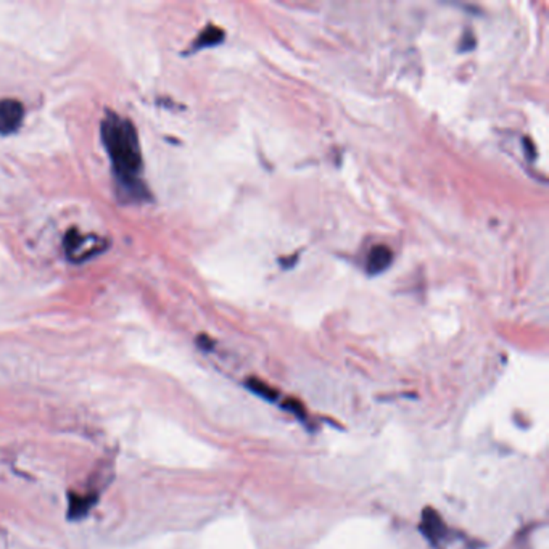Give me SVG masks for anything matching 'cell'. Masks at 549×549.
<instances>
[{"label": "cell", "instance_id": "52a82bcc", "mask_svg": "<svg viewBox=\"0 0 549 549\" xmlns=\"http://www.w3.org/2000/svg\"><path fill=\"white\" fill-rule=\"evenodd\" d=\"M475 46L474 41V34L471 31H466L464 38H462V44H461V51H471V48Z\"/></svg>", "mask_w": 549, "mask_h": 549}, {"label": "cell", "instance_id": "8992f818", "mask_svg": "<svg viewBox=\"0 0 549 549\" xmlns=\"http://www.w3.org/2000/svg\"><path fill=\"white\" fill-rule=\"evenodd\" d=\"M90 508V501L84 498H71L70 499V517H81Z\"/></svg>", "mask_w": 549, "mask_h": 549}, {"label": "cell", "instance_id": "3957f363", "mask_svg": "<svg viewBox=\"0 0 549 549\" xmlns=\"http://www.w3.org/2000/svg\"><path fill=\"white\" fill-rule=\"evenodd\" d=\"M95 246L102 249L100 244H95L94 237H83L81 234L71 232L65 239V250L71 260H83L84 256L94 255Z\"/></svg>", "mask_w": 549, "mask_h": 549}, {"label": "cell", "instance_id": "5b68a950", "mask_svg": "<svg viewBox=\"0 0 549 549\" xmlns=\"http://www.w3.org/2000/svg\"><path fill=\"white\" fill-rule=\"evenodd\" d=\"M223 39H224V31L219 29L218 26H213V24H209V26L203 31L199 38H197L195 48L199 51V48L213 47L216 44H219V42H223Z\"/></svg>", "mask_w": 549, "mask_h": 549}, {"label": "cell", "instance_id": "6da1fadb", "mask_svg": "<svg viewBox=\"0 0 549 549\" xmlns=\"http://www.w3.org/2000/svg\"><path fill=\"white\" fill-rule=\"evenodd\" d=\"M103 145L112 160L116 179L131 195L144 197L142 186V150L131 121L120 115H108L102 125Z\"/></svg>", "mask_w": 549, "mask_h": 549}, {"label": "cell", "instance_id": "277c9868", "mask_svg": "<svg viewBox=\"0 0 549 549\" xmlns=\"http://www.w3.org/2000/svg\"><path fill=\"white\" fill-rule=\"evenodd\" d=\"M393 263V253L385 245H377L374 246L367 256V263H366V271L367 274L375 276L384 273L385 269L392 266Z\"/></svg>", "mask_w": 549, "mask_h": 549}, {"label": "cell", "instance_id": "7a4b0ae2", "mask_svg": "<svg viewBox=\"0 0 549 549\" xmlns=\"http://www.w3.org/2000/svg\"><path fill=\"white\" fill-rule=\"evenodd\" d=\"M24 120V108L15 98L0 100V134H11L21 126Z\"/></svg>", "mask_w": 549, "mask_h": 549}]
</instances>
